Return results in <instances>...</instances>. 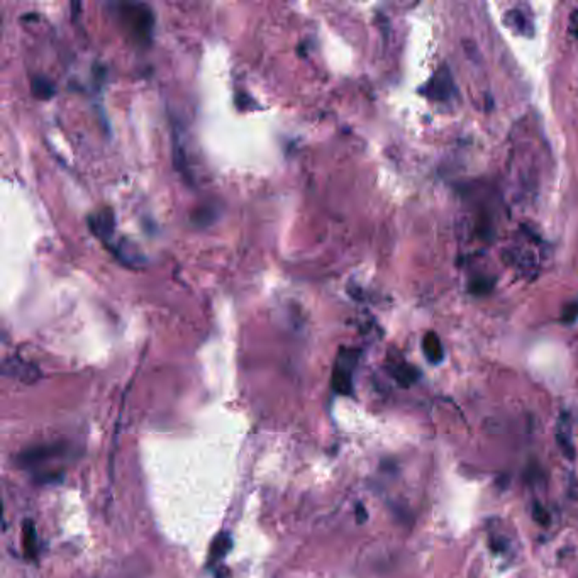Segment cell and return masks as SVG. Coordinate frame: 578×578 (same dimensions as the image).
<instances>
[{"label": "cell", "mask_w": 578, "mask_h": 578, "mask_svg": "<svg viewBox=\"0 0 578 578\" xmlns=\"http://www.w3.org/2000/svg\"><path fill=\"white\" fill-rule=\"evenodd\" d=\"M231 546H233L231 536L226 533L219 534L211 546V556H208V561L215 563V561H219V559H222L226 555L229 553Z\"/></svg>", "instance_id": "9"}, {"label": "cell", "mask_w": 578, "mask_h": 578, "mask_svg": "<svg viewBox=\"0 0 578 578\" xmlns=\"http://www.w3.org/2000/svg\"><path fill=\"white\" fill-rule=\"evenodd\" d=\"M114 253L124 265L131 266V268H138V266H141L142 263H144V255L138 250L136 244L127 243L126 239L117 244L114 248Z\"/></svg>", "instance_id": "5"}, {"label": "cell", "mask_w": 578, "mask_h": 578, "mask_svg": "<svg viewBox=\"0 0 578 578\" xmlns=\"http://www.w3.org/2000/svg\"><path fill=\"white\" fill-rule=\"evenodd\" d=\"M392 375L400 385L409 387L416 382L417 376H419V372H417L416 368L409 367V365H398V367L392 368Z\"/></svg>", "instance_id": "12"}, {"label": "cell", "mask_w": 578, "mask_h": 578, "mask_svg": "<svg viewBox=\"0 0 578 578\" xmlns=\"http://www.w3.org/2000/svg\"><path fill=\"white\" fill-rule=\"evenodd\" d=\"M89 226L90 231H92L102 243H111L112 233H114V217H112V212L104 208V211L95 212L89 217Z\"/></svg>", "instance_id": "4"}, {"label": "cell", "mask_w": 578, "mask_h": 578, "mask_svg": "<svg viewBox=\"0 0 578 578\" xmlns=\"http://www.w3.org/2000/svg\"><path fill=\"white\" fill-rule=\"evenodd\" d=\"M54 453H56V448H53V446H39V448H32L21 453L19 462L23 464H38L47 458H51Z\"/></svg>", "instance_id": "8"}, {"label": "cell", "mask_w": 578, "mask_h": 578, "mask_svg": "<svg viewBox=\"0 0 578 578\" xmlns=\"http://www.w3.org/2000/svg\"><path fill=\"white\" fill-rule=\"evenodd\" d=\"M556 440H558V446H559V449H561L563 455H565L568 460H575V455H577L575 446H573V442L570 441L568 434L558 433L556 434Z\"/></svg>", "instance_id": "13"}, {"label": "cell", "mask_w": 578, "mask_h": 578, "mask_svg": "<svg viewBox=\"0 0 578 578\" xmlns=\"http://www.w3.org/2000/svg\"><path fill=\"white\" fill-rule=\"evenodd\" d=\"M568 32L573 36V38H578V10H573V12L570 14Z\"/></svg>", "instance_id": "16"}, {"label": "cell", "mask_w": 578, "mask_h": 578, "mask_svg": "<svg viewBox=\"0 0 578 578\" xmlns=\"http://www.w3.org/2000/svg\"><path fill=\"white\" fill-rule=\"evenodd\" d=\"M23 543L25 555L29 558H36V553H38V537H36V529L32 521H25L23 526Z\"/></svg>", "instance_id": "10"}, {"label": "cell", "mask_w": 578, "mask_h": 578, "mask_svg": "<svg viewBox=\"0 0 578 578\" xmlns=\"http://www.w3.org/2000/svg\"><path fill=\"white\" fill-rule=\"evenodd\" d=\"M563 319H565V323H573L578 319V299L566 307L565 312H563Z\"/></svg>", "instance_id": "15"}, {"label": "cell", "mask_w": 578, "mask_h": 578, "mask_svg": "<svg viewBox=\"0 0 578 578\" xmlns=\"http://www.w3.org/2000/svg\"><path fill=\"white\" fill-rule=\"evenodd\" d=\"M422 351L431 363L433 365L441 363L442 358H445V350H442L441 339L438 338L436 332H427V334L424 336Z\"/></svg>", "instance_id": "6"}, {"label": "cell", "mask_w": 578, "mask_h": 578, "mask_svg": "<svg viewBox=\"0 0 578 578\" xmlns=\"http://www.w3.org/2000/svg\"><path fill=\"white\" fill-rule=\"evenodd\" d=\"M54 85L45 76H32L31 80V92L38 98H50L54 95Z\"/></svg>", "instance_id": "11"}, {"label": "cell", "mask_w": 578, "mask_h": 578, "mask_svg": "<svg viewBox=\"0 0 578 578\" xmlns=\"http://www.w3.org/2000/svg\"><path fill=\"white\" fill-rule=\"evenodd\" d=\"M358 351L341 350L338 361L332 370V390L339 395H351L353 392V370L356 367Z\"/></svg>", "instance_id": "1"}, {"label": "cell", "mask_w": 578, "mask_h": 578, "mask_svg": "<svg viewBox=\"0 0 578 578\" xmlns=\"http://www.w3.org/2000/svg\"><path fill=\"white\" fill-rule=\"evenodd\" d=\"M358 521L360 522H363L365 519H367V514H365V511H363V506H361V504H358Z\"/></svg>", "instance_id": "17"}, {"label": "cell", "mask_w": 578, "mask_h": 578, "mask_svg": "<svg viewBox=\"0 0 578 578\" xmlns=\"http://www.w3.org/2000/svg\"><path fill=\"white\" fill-rule=\"evenodd\" d=\"M424 92L434 100H448L449 97H453L455 95V83H453L449 69L446 67L438 69V73L431 78Z\"/></svg>", "instance_id": "3"}, {"label": "cell", "mask_w": 578, "mask_h": 578, "mask_svg": "<svg viewBox=\"0 0 578 578\" xmlns=\"http://www.w3.org/2000/svg\"><path fill=\"white\" fill-rule=\"evenodd\" d=\"M2 372L6 376H10V378H16L23 383H34L38 382L39 376H41V372L36 365L29 363V361L23 360L19 356H10L3 360Z\"/></svg>", "instance_id": "2"}, {"label": "cell", "mask_w": 578, "mask_h": 578, "mask_svg": "<svg viewBox=\"0 0 578 578\" xmlns=\"http://www.w3.org/2000/svg\"><path fill=\"white\" fill-rule=\"evenodd\" d=\"M533 519L539 526H548V524H550V521H551V517H550V514H548V511L544 509V507L541 506L539 502H534V506H533Z\"/></svg>", "instance_id": "14"}, {"label": "cell", "mask_w": 578, "mask_h": 578, "mask_svg": "<svg viewBox=\"0 0 578 578\" xmlns=\"http://www.w3.org/2000/svg\"><path fill=\"white\" fill-rule=\"evenodd\" d=\"M506 23L509 28L514 29L515 32H519V34L528 36V38H531L534 34L531 19H529L524 12H521V10H511V12H507Z\"/></svg>", "instance_id": "7"}]
</instances>
